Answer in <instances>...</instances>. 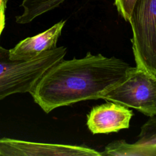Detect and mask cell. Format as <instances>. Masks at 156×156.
<instances>
[{"mask_svg":"<svg viewBox=\"0 0 156 156\" xmlns=\"http://www.w3.org/2000/svg\"><path fill=\"white\" fill-rule=\"evenodd\" d=\"M131 66L115 57L88 52L81 58L62 59L51 67L29 93L46 113L81 101L101 99L119 83Z\"/></svg>","mask_w":156,"mask_h":156,"instance_id":"1","label":"cell"},{"mask_svg":"<svg viewBox=\"0 0 156 156\" xmlns=\"http://www.w3.org/2000/svg\"><path fill=\"white\" fill-rule=\"evenodd\" d=\"M64 46L44 52L29 60H12L9 50L0 46V101L16 93H30L41 77L63 59Z\"/></svg>","mask_w":156,"mask_h":156,"instance_id":"2","label":"cell"},{"mask_svg":"<svg viewBox=\"0 0 156 156\" xmlns=\"http://www.w3.org/2000/svg\"><path fill=\"white\" fill-rule=\"evenodd\" d=\"M108 101L156 115V76L139 67H130L125 77L101 96Z\"/></svg>","mask_w":156,"mask_h":156,"instance_id":"3","label":"cell"},{"mask_svg":"<svg viewBox=\"0 0 156 156\" xmlns=\"http://www.w3.org/2000/svg\"><path fill=\"white\" fill-rule=\"evenodd\" d=\"M129 22L136 66L156 76V0H136Z\"/></svg>","mask_w":156,"mask_h":156,"instance_id":"4","label":"cell"},{"mask_svg":"<svg viewBox=\"0 0 156 156\" xmlns=\"http://www.w3.org/2000/svg\"><path fill=\"white\" fill-rule=\"evenodd\" d=\"M0 155L101 156V153L85 146L36 143L2 138L0 139Z\"/></svg>","mask_w":156,"mask_h":156,"instance_id":"5","label":"cell"},{"mask_svg":"<svg viewBox=\"0 0 156 156\" xmlns=\"http://www.w3.org/2000/svg\"><path fill=\"white\" fill-rule=\"evenodd\" d=\"M110 102L94 107L87 115V125L93 134L117 132L129 127L132 110Z\"/></svg>","mask_w":156,"mask_h":156,"instance_id":"6","label":"cell"},{"mask_svg":"<svg viewBox=\"0 0 156 156\" xmlns=\"http://www.w3.org/2000/svg\"><path fill=\"white\" fill-rule=\"evenodd\" d=\"M65 22L62 20L44 32L20 41L15 47L9 49L10 58L12 60H29L56 48Z\"/></svg>","mask_w":156,"mask_h":156,"instance_id":"7","label":"cell"},{"mask_svg":"<svg viewBox=\"0 0 156 156\" xmlns=\"http://www.w3.org/2000/svg\"><path fill=\"white\" fill-rule=\"evenodd\" d=\"M101 153V156H156V145L130 144L124 140H116L107 145Z\"/></svg>","mask_w":156,"mask_h":156,"instance_id":"8","label":"cell"},{"mask_svg":"<svg viewBox=\"0 0 156 156\" xmlns=\"http://www.w3.org/2000/svg\"><path fill=\"white\" fill-rule=\"evenodd\" d=\"M65 0H23V12L15 17L18 24L30 23L37 16L50 11L61 4Z\"/></svg>","mask_w":156,"mask_h":156,"instance_id":"9","label":"cell"},{"mask_svg":"<svg viewBox=\"0 0 156 156\" xmlns=\"http://www.w3.org/2000/svg\"><path fill=\"white\" fill-rule=\"evenodd\" d=\"M139 139L136 143L143 145H156V115L150 116L141 127Z\"/></svg>","mask_w":156,"mask_h":156,"instance_id":"10","label":"cell"},{"mask_svg":"<svg viewBox=\"0 0 156 156\" xmlns=\"http://www.w3.org/2000/svg\"><path fill=\"white\" fill-rule=\"evenodd\" d=\"M135 1L136 0H115L114 4L119 14L127 21H129Z\"/></svg>","mask_w":156,"mask_h":156,"instance_id":"11","label":"cell"},{"mask_svg":"<svg viewBox=\"0 0 156 156\" xmlns=\"http://www.w3.org/2000/svg\"><path fill=\"white\" fill-rule=\"evenodd\" d=\"M6 3L7 0L0 1V37L5 24V10L6 8Z\"/></svg>","mask_w":156,"mask_h":156,"instance_id":"12","label":"cell"},{"mask_svg":"<svg viewBox=\"0 0 156 156\" xmlns=\"http://www.w3.org/2000/svg\"><path fill=\"white\" fill-rule=\"evenodd\" d=\"M0 1H1V0H0Z\"/></svg>","mask_w":156,"mask_h":156,"instance_id":"13","label":"cell"}]
</instances>
